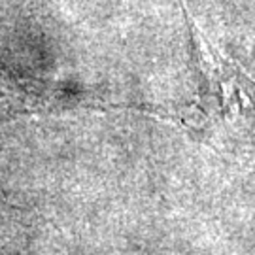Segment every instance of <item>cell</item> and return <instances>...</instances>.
<instances>
[{
	"label": "cell",
	"mask_w": 255,
	"mask_h": 255,
	"mask_svg": "<svg viewBox=\"0 0 255 255\" xmlns=\"http://www.w3.org/2000/svg\"><path fill=\"white\" fill-rule=\"evenodd\" d=\"M189 21L191 57L201 78L202 97L218 101V108L227 118L235 116L255 128V82L237 63L223 57L206 42L199 28Z\"/></svg>",
	"instance_id": "1"
}]
</instances>
